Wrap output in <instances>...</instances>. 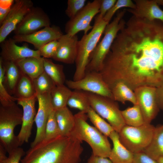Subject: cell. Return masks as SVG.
Segmentation results:
<instances>
[{
  "mask_svg": "<svg viewBox=\"0 0 163 163\" xmlns=\"http://www.w3.org/2000/svg\"><path fill=\"white\" fill-rule=\"evenodd\" d=\"M86 163H112L107 158L97 156L92 154Z\"/></svg>",
  "mask_w": 163,
  "mask_h": 163,
  "instance_id": "b9f144b4",
  "label": "cell"
},
{
  "mask_svg": "<svg viewBox=\"0 0 163 163\" xmlns=\"http://www.w3.org/2000/svg\"><path fill=\"white\" fill-rule=\"evenodd\" d=\"M61 136L56 119L55 111L54 110L50 114L48 119L43 140H50Z\"/></svg>",
  "mask_w": 163,
  "mask_h": 163,
  "instance_id": "836d02e7",
  "label": "cell"
},
{
  "mask_svg": "<svg viewBox=\"0 0 163 163\" xmlns=\"http://www.w3.org/2000/svg\"><path fill=\"white\" fill-rule=\"evenodd\" d=\"M101 2V0H94L88 3L74 18L67 22L65 26L66 34L74 36L81 31H83L84 34H88L93 27L90 23L99 13Z\"/></svg>",
  "mask_w": 163,
  "mask_h": 163,
  "instance_id": "9c48e42d",
  "label": "cell"
},
{
  "mask_svg": "<svg viewBox=\"0 0 163 163\" xmlns=\"http://www.w3.org/2000/svg\"><path fill=\"white\" fill-rule=\"evenodd\" d=\"M143 152L156 161L163 158V124L155 127L150 143Z\"/></svg>",
  "mask_w": 163,
  "mask_h": 163,
  "instance_id": "d4e9b609",
  "label": "cell"
},
{
  "mask_svg": "<svg viewBox=\"0 0 163 163\" xmlns=\"http://www.w3.org/2000/svg\"><path fill=\"white\" fill-rule=\"evenodd\" d=\"M72 91L64 85L56 86L50 93L52 102L54 110L67 107V102Z\"/></svg>",
  "mask_w": 163,
  "mask_h": 163,
  "instance_id": "484cf974",
  "label": "cell"
},
{
  "mask_svg": "<svg viewBox=\"0 0 163 163\" xmlns=\"http://www.w3.org/2000/svg\"><path fill=\"white\" fill-rule=\"evenodd\" d=\"M85 0H68L66 13L70 19L74 18L85 6Z\"/></svg>",
  "mask_w": 163,
  "mask_h": 163,
  "instance_id": "8d00e7d4",
  "label": "cell"
},
{
  "mask_svg": "<svg viewBox=\"0 0 163 163\" xmlns=\"http://www.w3.org/2000/svg\"><path fill=\"white\" fill-rule=\"evenodd\" d=\"M70 89L81 90L113 99L110 90L99 72H86L81 79L76 81L66 80Z\"/></svg>",
  "mask_w": 163,
  "mask_h": 163,
  "instance_id": "30bf717a",
  "label": "cell"
},
{
  "mask_svg": "<svg viewBox=\"0 0 163 163\" xmlns=\"http://www.w3.org/2000/svg\"><path fill=\"white\" fill-rule=\"evenodd\" d=\"M110 88L121 81L133 90L163 82V22L132 16L119 32L99 72Z\"/></svg>",
  "mask_w": 163,
  "mask_h": 163,
  "instance_id": "6da1fadb",
  "label": "cell"
},
{
  "mask_svg": "<svg viewBox=\"0 0 163 163\" xmlns=\"http://www.w3.org/2000/svg\"><path fill=\"white\" fill-rule=\"evenodd\" d=\"M12 38L5 40L1 43L0 58L3 61L16 62L21 59L30 57H41L38 50L30 49L26 44L17 45Z\"/></svg>",
  "mask_w": 163,
  "mask_h": 163,
  "instance_id": "e0dca14e",
  "label": "cell"
},
{
  "mask_svg": "<svg viewBox=\"0 0 163 163\" xmlns=\"http://www.w3.org/2000/svg\"><path fill=\"white\" fill-rule=\"evenodd\" d=\"M14 94L16 98H29L36 94L33 80L21 72Z\"/></svg>",
  "mask_w": 163,
  "mask_h": 163,
  "instance_id": "4316f807",
  "label": "cell"
},
{
  "mask_svg": "<svg viewBox=\"0 0 163 163\" xmlns=\"http://www.w3.org/2000/svg\"><path fill=\"white\" fill-rule=\"evenodd\" d=\"M11 8H0V25L2 24L7 17L10 12Z\"/></svg>",
  "mask_w": 163,
  "mask_h": 163,
  "instance_id": "7bdbcfd3",
  "label": "cell"
},
{
  "mask_svg": "<svg viewBox=\"0 0 163 163\" xmlns=\"http://www.w3.org/2000/svg\"><path fill=\"white\" fill-rule=\"evenodd\" d=\"M132 163H158L157 161L153 159L143 152L134 154Z\"/></svg>",
  "mask_w": 163,
  "mask_h": 163,
  "instance_id": "ab89813d",
  "label": "cell"
},
{
  "mask_svg": "<svg viewBox=\"0 0 163 163\" xmlns=\"http://www.w3.org/2000/svg\"><path fill=\"white\" fill-rule=\"evenodd\" d=\"M113 143L108 158L112 163H132L134 154L128 150L120 142L119 134L113 131L110 135Z\"/></svg>",
  "mask_w": 163,
  "mask_h": 163,
  "instance_id": "ffe728a7",
  "label": "cell"
},
{
  "mask_svg": "<svg viewBox=\"0 0 163 163\" xmlns=\"http://www.w3.org/2000/svg\"><path fill=\"white\" fill-rule=\"evenodd\" d=\"M14 2L13 0H0V8H11Z\"/></svg>",
  "mask_w": 163,
  "mask_h": 163,
  "instance_id": "ee69618b",
  "label": "cell"
},
{
  "mask_svg": "<svg viewBox=\"0 0 163 163\" xmlns=\"http://www.w3.org/2000/svg\"><path fill=\"white\" fill-rule=\"evenodd\" d=\"M137 104L145 123H151L157 115L160 109L157 102L156 87L144 86L134 90Z\"/></svg>",
  "mask_w": 163,
  "mask_h": 163,
  "instance_id": "8fae6325",
  "label": "cell"
},
{
  "mask_svg": "<svg viewBox=\"0 0 163 163\" xmlns=\"http://www.w3.org/2000/svg\"><path fill=\"white\" fill-rule=\"evenodd\" d=\"M82 142L69 136L43 140L30 147L20 163H80Z\"/></svg>",
  "mask_w": 163,
  "mask_h": 163,
  "instance_id": "7a4b0ae2",
  "label": "cell"
},
{
  "mask_svg": "<svg viewBox=\"0 0 163 163\" xmlns=\"http://www.w3.org/2000/svg\"><path fill=\"white\" fill-rule=\"evenodd\" d=\"M156 96L159 109L163 110V82L156 88Z\"/></svg>",
  "mask_w": 163,
  "mask_h": 163,
  "instance_id": "60d3db41",
  "label": "cell"
},
{
  "mask_svg": "<svg viewBox=\"0 0 163 163\" xmlns=\"http://www.w3.org/2000/svg\"><path fill=\"white\" fill-rule=\"evenodd\" d=\"M158 163H163V158H161L157 161Z\"/></svg>",
  "mask_w": 163,
  "mask_h": 163,
  "instance_id": "bcb514c9",
  "label": "cell"
},
{
  "mask_svg": "<svg viewBox=\"0 0 163 163\" xmlns=\"http://www.w3.org/2000/svg\"><path fill=\"white\" fill-rule=\"evenodd\" d=\"M155 128L151 123L136 127L125 125L118 133L120 140L133 154L142 152L150 143Z\"/></svg>",
  "mask_w": 163,
  "mask_h": 163,
  "instance_id": "52a82bcc",
  "label": "cell"
},
{
  "mask_svg": "<svg viewBox=\"0 0 163 163\" xmlns=\"http://www.w3.org/2000/svg\"><path fill=\"white\" fill-rule=\"evenodd\" d=\"M22 117L23 110L15 102L7 106L0 105V144L8 153L20 146L14 130L17 126L21 125Z\"/></svg>",
  "mask_w": 163,
  "mask_h": 163,
  "instance_id": "5b68a950",
  "label": "cell"
},
{
  "mask_svg": "<svg viewBox=\"0 0 163 163\" xmlns=\"http://www.w3.org/2000/svg\"><path fill=\"white\" fill-rule=\"evenodd\" d=\"M50 25V19L45 12L38 7H33L17 26L14 33L16 35L29 34Z\"/></svg>",
  "mask_w": 163,
  "mask_h": 163,
  "instance_id": "4fadbf2b",
  "label": "cell"
},
{
  "mask_svg": "<svg viewBox=\"0 0 163 163\" xmlns=\"http://www.w3.org/2000/svg\"><path fill=\"white\" fill-rule=\"evenodd\" d=\"M58 40L51 41L41 47L39 50L41 56L47 59L53 58L56 55L58 46Z\"/></svg>",
  "mask_w": 163,
  "mask_h": 163,
  "instance_id": "74e56055",
  "label": "cell"
},
{
  "mask_svg": "<svg viewBox=\"0 0 163 163\" xmlns=\"http://www.w3.org/2000/svg\"><path fill=\"white\" fill-rule=\"evenodd\" d=\"M6 152L3 146L0 144V163H20L25 154L24 149L20 147L8 152V156L6 155Z\"/></svg>",
  "mask_w": 163,
  "mask_h": 163,
  "instance_id": "d6a6232c",
  "label": "cell"
},
{
  "mask_svg": "<svg viewBox=\"0 0 163 163\" xmlns=\"http://www.w3.org/2000/svg\"><path fill=\"white\" fill-rule=\"evenodd\" d=\"M109 23L103 19L98 23H94L91 31L84 34L81 39L78 40L73 81L80 80L85 76L91 55Z\"/></svg>",
  "mask_w": 163,
  "mask_h": 163,
  "instance_id": "8992f818",
  "label": "cell"
},
{
  "mask_svg": "<svg viewBox=\"0 0 163 163\" xmlns=\"http://www.w3.org/2000/svg\"><path fill=\"white\" fill-rule=\"evenodd\" d=\"M2 64L5 72L4 85L10 94H14L21 76V71L14 62L2 60Z\"/></svg>",
  "mask_w": 163,
  "mask_h": 163,
  "instance_id": "603a6c76",
  "label": "cell"
},
{
  "mask_svg": "<svg viewBox=\"0 0 163 163\" xmlns=\"http://www.w3.org/2000/svg\"><path fill=\"white\" fill-rule=\"evenodd\" d=\"M36 94L27 98H17V104L23 108V117L21 126L17 136L19 145L28 142L30 136L36 113L35 102Z\"/></svg>",
  "mask_w": 163,
  "mask_h": 163,
  "instance_id": "9a60e30c",
  "label": "cell"
},
{
  "mask_svg": "<svg viewBox=\"0 0 163 163\" xmlns=\"http://www.w3.org/2000/svg\"><path fill=\"white\" fill-rule=\"evenodd\" d=\"M87 114L94 127L107 137H109L111 133L115 131L109 123L106 122L91 107Z\"/></svg>",
  "mask_w": 163,
  "mask_h": 163,
  "instance_id": "4dcf8cb0",
  "label": "cell"
},
{
  "mask_svg": "<svg viewBox=\"0 0 163 163\" xmlns=\"http://www.w3.org/2000/svg\"><path fill=\"white\" fill-rule=\"evenodd\" d=\"M156 1L159 5H161L163 7V0H156Z\"/></svg>",
  "mask_w": 163,
  "mask_h": 163,
  "instance_id": "f6af8a7d",
  "label": "cell"
},
{
  "mask_svg": "<svg viewBox=\"0 0 163 163\" xmlns=\"http://www.w3.org/2000/svg\"><path fill=\"white\" fill-rule=\"evenodd\" d=\"M126 11L125 9L119 11L113 20L106 26L103 37L91 55L86 72H99L101 70L104 61L117 34L125 25L126 22L123 18Z\"/></svg>",
  "mask_w": 163,
  "mask_h": 163,
  "instance_id": "277c9868",
  "label": "cell"
},
{
  "mask_svg": "<svg viewBox=\"0 0 163 163\" xmlns=\"http://www.w3.org/2000/svg\"><path fill=\"white\" fill-rule=\"evenodd\" d=\"M38 104L37 112L34 122L37 127L36 136L31 143L32 147L44 139L46 124L51 113L54 110L52 104L50 94H36Z\"/></svg>",
  "mask_w": 163,
  "mask_h": 163,
  "instance_id": "5bb4252c",
  "label": "cell"
},
{
  "mask_svg": "<svg viewBox=\"0 0 163 163\" xmlns=\"http://www.w3.org/2000/svg\"><path fill=\"white\" fill-rule=\"evenodd\" d=\"M114 100L124 104L129 101L133 105L137 104L133 90L124 82L119 81L116 82L110 87Z\"/></svg>",
  "mask_w": 163,
  "mask_h": 163,
  "instance_id": "cb8c5ba5",
  "label": "cell"
},
{
  "mask_svg": "<svg viewBox=\"0 0 163 163\" xmlns=\"http://www.w3.org/2000/svg\"><path fill=\"white\" fill-rule=\"evenodd\" d=\"M63 35L59 27L53 26L43 28L29 34L15 35L12 39L16 43L24 42L31 43L38 50L49 42L58 40Z\"/></svg>",
  "mask_w": 163,
  "mask_h": 163,
  "instance_id": "2e32d148",
  "label": "cell"
},
{
  "mask_svg": "<svg viewBox=\"0 0 163 163\" xmlns=\"http://www.w3.org/2000/svg\"><path fill=\"white\" fill-rule=\"evenodd\" d=\"M116 0H102L98 14L95 18L94 23H98L103 18L110 9L115 4Z\"/></svg>",
  "mask_w": 163,
  "mask_h": 163,
  "instance_id": "f35d334b",
  "label": "cell"
},
{
  "mask_svg": "<svg viewBox=\"0 0 163 163\" xmlns=\"http://www.w3.org/2000/svg\"><path fill=\"white\" fill-rule=\"evenodd\" d=\"M121 114L126 125L139 126L145 123L142 114L137 104L121 110Z\"/></svg>",
  "mask_w": 163,
  "mask_h": 163,
  "instance_id": "f546056e",
  "label": "cell"
},
{
  "mask_svg": "<svg viewBox=\"0 0 163 163\" xmlns=\"http://www.w3.org/2000/svg\"><path fill=\"white\" fill-rule=\"evenodd\" d=\"M134 9L135 7V3L131 0H118L106 14L103 19L106 22H109L113 16L119 9L124 8Z\"/></svg>",
  "mask_w": 163,
  "mask_h": 163,
  "instance_id": "d590c367",
  "label": "cell"
},
{
  "mask_svg": "<svg viewBox=\"0 0 163 163\" xmlns=\"http://www.w3.org/2000/svg\"><path fill=\"white\" fill-rule=\"evenodd\" d=\"M67 105L87 114L91 107L87 92L79 90H74L72 91L68 99Z\"/></svg>",
  "mask_w": 163,
  "mask_h": 163,
  "instance_id": "83f0119b",
  "label": "cell"
},
{
  "mask_svg": "<svg viewBox=\"0 0 163 163\" xmlns=\"http://www.w3.org/2000/svg\"><path fill=\"white\" fill-rule=\"evenodd\" d=\"M135 7L126 10L133 16L150 21L163 22V10L159 7L156 0H134Z\"/></svg>",
  "mask_w": 163,
  "mask_h": 163,
  "instance_id": "d6986e66",
  "label": "cell"
},
{
  "mask_svg": "<svg viewBox=\"0 0 163 163\" xmlns=\"http://www.w3.org/2000/svg\"><path fill=\"white\" fill-rule=\"evenodd\" d=\"M87 92L91 107L118 133L126 124L117 103L110 98Z\"/></svg>",
  "mask_w": 163,
  "mask_h": 163,
  "instance_id": "ba28073f",
  "label": "cell"
},
{
  "mask_svg": "<svg viewBox=\"0 0 163 163\" xmlns=\"http://www.w3.org/2000/svg\"><path fill=\"white\" fill-rule=\"evenodd\" d=\"M55 111L61 135L68 136L75 124L74 115L67 107Z\"/></svg>",
  "mask_w": 163,
  "mask_h": 163,
  "instance_id": "7402d4cb",
  "label": "cell"
},
{
  "mask_svg": "<svg viewBox=\"0 0 163 163\" xmlns=\"http://www.w3.org/2000/svg\"><path fill=\"white\" fill-rule=\"evenodd\" d=\"M30 0L14 1L7 17L0 25V43L5 41L8 36L14 31L18 24L33 7Z\"/></svg>",
  "mask_w": 163,
  "mask_h": 163,
  "instance_id": "7c38bea8",
  "label": "cell"
},
{
  "mask_svg": "<svg viewBox=\"0 0 163 163\" xmlns=\"http://www.w3.org/2000/svg\"><path fill=\"white\" fill-rule=\"evenodd\" d=\"M4 69L2 60L0 57V105L7 106L17 101V98L11 95L7 91L4 84Z\"/></svg>",
  "mask_w": 163,
  "mask_h": 163,
  "instance_id": "e575fe53",
  "label": "cell"
},
{
  "mask_svg": "<svg viewBox=\"0 0 163 163\" xmlns=\"http://www.w3.org/2000/svg\"><path fill=\"white\" fill-rule=\"evenodd\" d=\"M36 94H50L56 86L51 78L44 71L33 80Z\"/></svg>",
  "mask_w": 163,
  "mask_h": 163,
  "instance_id": "1f68e13d",
  "label": "cell"
},
{
  "mask_svg": "<svg viewBox=\"0 0 163 163\" xmlns=\"http://www.w3.org/2000/svg\"><path fill=\"white\" fill-rule=\"evenodd\" d=\"M43 65L44 72L56 86L64 85L66 80L62 65L55 63L51 59L44 58Z\"/></svg>",
  "mask_w": 163,
  "mask_h": 163,
  "instance_id": "f1b7e54d",
  "label": "cell"
},
{
  "mask_svg": "<svg viewBox=\"0 0 163 163\" xmlns=\"http://www.w3.org/2000/svg\"><path fill=\"white\" fill-rule=\"evenodd\" d=\"M43 59L44 58L41 56L30 57L15 63L21 72L33 80L44 71Z\"/></svg>",
  "mask_w": 163,
  "mask_h": 163,
  "instance_id": "44dd1931",
  "label": "cell"
},
{
  "mask_svg": "<svg viewBox=\"0 0 163 163\" xmlns=\"http://www.w3.org/2000/svg\"><path fill=\"white\" fill-rule=\"evenodd\" d=\"M58 41L57 51L53 59L67 64H72L75 62L77 54L78 42L77 35L63 34Z\"/></svg>",
  "mask_w": 163,
  "mask_h": 163,
  "instance_id": "ac0fdd59",
  "label": "cell"
},
{
  "mask_svg": "<svg viewBox=\"0 0 163 163\" xmlns=\"http://www.w3.org/2000/svg\"><path fill=\"white\" fill-rule=\"evenodd\" d=\"M74 116L75 124L68 136L86 142L94 155L108 158L112 149L107 137L87 123L86 113L79 111Z\"/></svg>",
  "mask_w": 163,
  "mask_h": 163,
  "instance_id": "3957f363",
  "label": "cell"
}]
</instances>
